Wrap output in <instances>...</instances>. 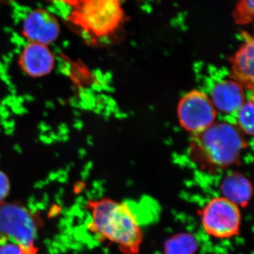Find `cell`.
I'll list each match as a JSON object with an SVG mask.
<instances>
[{"mask_svg":"<svg viewBox=\"0 0 254 254\" xmlns=\"http://www.w3.org/2000/svg\"><path fill=\"white\" fill-rule=\"evenodd\" d=\"M247 146L238 127L227 123H214L192 138L190 160L202 172L216 174L240 163Z\"/></svg>","mask_w":254,"mask_h":254,"instance_id":"3957f363","label":"cell"},{"mask_svg":"<svg viewBox=\"0 0 254 254\" xmlns=\"http://www.w3.org/2000/svg\"><path fill=\"white\" fill-rule=\"evenodd\" d=\"M244 42L232 57L231 78L245 89L253 91L254 85V43L250 33H243Z\"/></svg>","mask_w":254,"mask_h":254,"instance_id":"9c48e42d","label":"cell"},{"mask_svg":"<svg viewBox=\"0 0 254 254\" xmlns=\"http://www.w3.org/2000/svg\"><path fill=\"white\" fill-rule=\"evenodd\" d=\"M38 227L36 215L23 205L0 203V245L15 244L23 248L35 250Z\"/></svg>","mask_w":254,"mask_h":254,"instance_id":"5b68a950","label":"cell"},{"mask_svg":"<svg viewBox=\"0 0 254 254\" xmlns=\"http://www.w3.org/2000/svg\"><path fill=\"white\" fill-rule=\"evenodd\" d=\"M240 206L222 195L210 198L198 210L203 231L218 240H227L240 235L242 214Z\"/></svg>","mask_w":254,"mask_h":254,"instance_id":"277c9868","label":"cell"},{"mask_svg":"<svg viewBox=\"0 0 254 254\" xmlns=\"http://www.w3.org/2000/svg\"><path fill=\"white\" fill-rule=\"evenodd\" d=\"M18 63L23 72L28 76L43 77L54 69L55 55L48 46L28 43L18 57Z\"/></svg>","mask_w":254,"mask_h":254,"instance_id":"ba28073f","label":"cell"},{"mask_svg":"<svg viewBox=\"0 0 254 254\" xmlns=\"http://www.w3.org/2000/svg\"><path fill=\"white\" fill-rule=\"evenodd\" d=\"M10 190L9 180L7 176L0 170V203L9 194Z\"/></svg>","mask_w":254,"mask_h":254,"instance_id":"2e32d148","label":"cell"},{"mask_svg":"<svg viewBox=\"0 0 254 254\" xmlns=\"http://www.w3.org/2000/svg\"><path fill=\"white\" fill-rule=\"evenodd\" d=\"M67 8L66 23L87 45L102 48L118 41L127 16L123 0H52Z\"/></svg>","mask_w":254,"mask_h":254,"instance_id":"6da1fadb","label":"cell"},{"mask_svg":"<svg viewBox=\"0 0 254 254\" xmlns=\"http://www.w3.org/2000/svg\"><path fill=\"white\" fill-rule=\"evenodd\" d=\"M254 0H239L232 13L235 23L238 25L250 24L254 20Z\"/></svg>","mask_w":254,"mask_h":254,"instance_id":"5bb4252c","label":"cell"},{"mask_svg":"<svg viewBox=\"0 0 254 254\" xmlns=\"http://www.w3.org/2000/svg\"><path fill=\"white\" fill-rule=\"evenodd\" d=\"M38 249L28 250L15 244L0 245V254H37Z\"/></svg>","mask_w":254,"mask_h":254,"instance_id":"9a60e30c","label":"cell"},{"mask_svg":"<svg viewBox=\"0 0 254 254\" xmlns=\"http://www.w3.org/2000/svg\"><path fill=\"white\" fill-rule=\"evenodd\" d=\"M91 220L88 228L100 242L116 246L123 254H138L144 233L138 216L125 201L108 198L90 200L87 203Z\"/></svg>","mask_w":254,"mask_h":254,"instance_id":"7a4b0ae2","label":"cell"},{"mask_svg":"<svg viewBox=\"0 0 254 254\" xmlns=\"http://www.w3.org/2000/svg\"><path fill=\"white\" fill-rule=\"evenodd\" d=\"M221 195L241 208H247L253 197V185L243 173L232 171L222 178L220 185Z\"/></svg>","mask_w":254,"mask_h":254,"instance_id":"8fae6325","label":"cell"},{"mask_svg":"<svg viewBox=\"0 0 254 254\" xmlns=\"http://www.w3.org/2000/svg\"><path fill=\"white\" fill-rule=\"evenodd\" d=\"M198 242L191 234L182 232L170 237L164 246L165 254H194Z\"/></svg>","mask_w":254,"mask_h":254,"instance_id":"7c38bea8","label":"cell"},{"mask_svg":"<svg viewBox=\"0 0 254 254\" xmlns=\"http://www.w3.org/2000/svg\"><path fill=\"white\" fill-rule=\"evenodd\" d=\"M254 100L246 101L237 112L239 129L247 136H254Z\"/></svg>","mask_w":254,"mask_h":254,"instance_id":"4fadbf2b","label":"cell"},{"mask_svg":"<svg viewBox=\"0 0 254 254\" xmlns=\"http://www.w3.org/2000/svg\"><path fill=\"white\" fill-rule=\"evenodd\" d=\"M177 116L182 128L195 135L215 123L217 110L208 95L194 90L189 92L180 100Z\"/></svg>","mask_w":254,"mask_h":254,"instance_id":"8992f818","label":"cell"},{"mask_svg":"<svg viewBox=\"0 0 254 254\" xmlns=\"http://www.w3.org/2000/svg\"><path fill=\"white\" fill-rule=\"evenodd\" d=\"M61 27L55 14L43 8L30 11L22 23L21 33L28 43L48 46L59 38Z\"/></svg>","mask_w":254,"mask_h":254,"instance_id":"52a82bcc","label":"cell"},{"mask_svg":"<svg viewBox=\"0 0 254 254\" xmlns=\"http://www.w3.org/2000/svg\"><path fill=\"white\" fill-rule=\"evenodd\" d=\"M210 98L215 110L222 113H236L246 102L245 88L232 78L222 80L213 86Z\"/></svg>","mask_w":254,"mask_h":254,"instance_id":"30bf717a","label":"cell"}]
</instances>
